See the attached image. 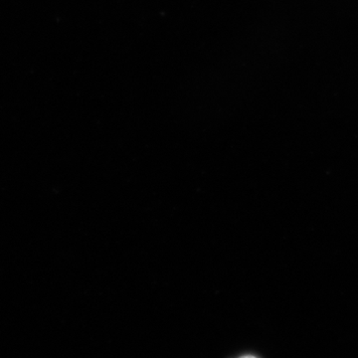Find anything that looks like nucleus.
I'll return each mask as SVG.
<instances>
[{
    "label": "nucleus",
    "mask_w": 358,
    "mask_h": 358,
    "mask_svg": "<svg viewBox=\"0 0 358 358\" xmlns=\"http://www.w3.org/2000/svg\"><path fill=\"white\" fill-rule=\"evenodd\" d=\"M239 358H258V357H254V355H243V357H241Z\"/></svg>",
    "instance_id": "obj_1"
}]
</instances>
